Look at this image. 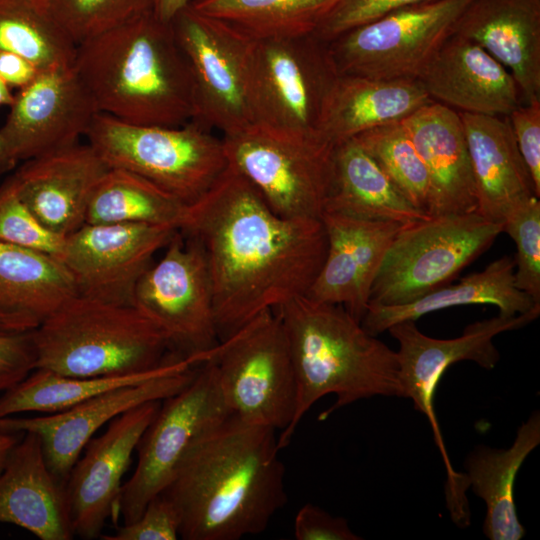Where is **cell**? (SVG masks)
I'll return each instance as SVG.
<instances>
[{"instance_id":"cell-1","label":"cell","mask_w":540,"mask_h":540,"mask_svg":"<svg viewBox=\"0 0 540 540\" xmlns=\"http://www.w3.org/2000/svg\"><path fill=\"white\" fill-rule=\"evenodd\" d=\"M179 231L203 251L219 341L259 314L305 296L327 248L321 218L277 214L230 165L187 205Z\"/></svg>"},{"instance_id":"cell-2","label":"cell","mask_w":540,"mask_h":540,"mask_svg":"<svg viewBox=\"0 0 540 540\" xmlns=\"http://www.w3.org/2000/svg\"><path fill=\"white\" fill-rule=\"evenodd\" d=\"M276 430L229 415L200 435L160 493L184 540H240L266 530L287 503Z\"/></svg>"},{"instance_id":"cell-3","label":"cell","mask_w":540,"mask_h":540,"mask_svg":"<svg viewBox=\"0 0 540 540\" xmlns=\"http://www.w3.org/2000/svg\"><path fill=\"white\" fill-rule=\"evenodd\" d=\"M73 67L99 113L134 125L195 119L189 64L172 24L152 9L77 45Z\"/></svg>"},{"instance_id":"cell-4","label":"cell","mask_w":540,"mask_h":540,"mask_svg":"<svg viewBox=\"0 0 540 540\" xmlns=\"http://www.w3.org/2000/svg\"><path fill=\"white\" fill-rule=\"evenodd\" d=\"M284 328L296 378V407L289 427L278 436L286 448L309 409L334 394L319 415L374 396L399 397L396 351L369 334L343 306L297 297L274 310Z\"/></svg>"},{"instance_id":"cell-5","label":"cell","mask_w":540,"mask_h":540,"mask_svg":"<svg viewBox=\"0 0 540 540\" xmlns=\"http://www.w3.org/2000/svg\"><path fill=\"white\" fill-rule=\"evenodd\" d=\"M34 340L36 368L73 377L146 372L179 356L133 305L78 294L38 324Z\"/></svg>"},{"instance_id":"cell-6","label":"cell","mask_w":540,"mask_h":540,"mask_svg":"<svg viewBox=\"0 0 540 540\" xmlns=\"http://www.w3.org/2000/svg\"><path fill=\"white\" fill-rule=\"evenodd\" d=\"M212 131L196 121L134 125L97 113L85 137L110 168L139 175L189 205L228 166L222 137Z\"/></svg>"},{"instance_id":"cell-7","label":"cell","mask_w":540,"mask_h":540,"mask_svg":"<svg viewBox=\"0 0 540 540\" xmlns=\"http://www.w3.org/2000/svg\"><path fill=\"white\" fill-rule=\"evenodd\" d=\"M214 368L230 413L283 432L296 407V378L287 337L265 311L203 354Z\"/></svg>"},{"instance_id":"cell-8","label":"cell","mask_w":540,"mask_h":540,"mask_svg":"<svg viewBox=\"0 0 540 540\" xmlns=\"http://www.w3.org/2000/svg\"><path fill=\"white\" fill-rule=\"evenodd\" d=\"M339 76L329 42L316 33L251 39L248 86L255 124L321 136L322 112Z\"/></svg>"},{"instance_id":"cell-9","label":"cell","mask_w":540,"mask_h":540,"mask_svg":"<svg viewBox=\"0 0 540 540\" xmlns=\"http://www.w3.org/2000/svg\"><path fill=\"white\" fill-rule=\"evenodd\" d=\"M228 165L271 209L288 218H320L328 198L335 145L319 135L254 124L222 136Z\"/></svg>"},{"instance_id":"cell-10","label":"cell","mask_w":540,"mask_h":540,"mask_svg":"<svg viewBox=\"0 0 540 540\" xmlns=\"http://www.w3.org/2000/svg\"><path fill=\"white\" fill-rule=\"evenodd\" d=\"M501 232L502 224L478 212L430 216L403 226L374 279L369 304L410 303L448 285Z\"/></svg>"},{"instance_id":"cell-11","label":"cell","mask_w":540,"mask_h":540,"mask_svg":"<svg viewBox=\"0 0 540 540\" xmlns=\"http://www.w3.org/2000/svg\"><path fill=\"white\" fill-rule=\"evenodd\" d=\"M539 314L540 306L514 316L498 314L470 324L461 336L446 340L423 334L415 321L410 320L394 324L387 330L399 345L396 351L399 397L411 399L414 408L427 417L442 455L447 473L445 497L448 508L459 509L467 504L466 490L469 485L466 475L453 469L446 452L434 409L436 388L445 371L457 362L473 361L484 369H493L500 358L493 338L502 332L526 326Z\"/></svg>"},{"instance_id":"cell-12","label":"cell","mask_w":540,"mask_h":540,"mask_svg":"<svg viewBox=\"0 0 540 540\" xmlns=\"http://www.w3.org/2000/svg\"><path fill=\"white\" fill-rule=\"evenodd\" d=\"M471 1L423 2L342 33L329 41L339 75L419 79Z\"/></svg>"},{"instance_id":"cell-13","label":"cell","mask_w":540,"mask_h":540,"mask_svg":"<svg viewBox=\"0 0 540 540\" xmlns=\"http://www.w3.org/2000/svg\"><path fill=\"white\" fill-rule=\"evenodd\" d=\"M229 415L214 368L203 361L186 387L161 402L138 443L136 467L119 502L124 524L135 521L166 488L194 440Z\"/></svg>"},{"instance_id":"cell-14","label":"cell","mask_w":540,"mask_h":540,"mask_svg":"<svg viewBox=\"0 0 540 540\" xmlns=\"http://www.w3.org/2000/svg\"><path fill=\"white\" fill-rule=\"evenodd\" d=\"M178 230L139 279L132 305L166 335L174 353L199 356L218 342L211 280L196 240Z\"/></svg>"},{"instance_id":"cell-15","label":"cell","mask_w":540,"mask_h":540,"mask_svg":"<svg viewBox=\"0 0 540 540\" xmlns=\"http://www.w3.org/2000/svg\"><path fill=\"white\" fill-rule=\"evenodd\" d=\"M192 74L193 121L223 135L255 124L248 86L251 39L190 7L171 22Z\"/></svg>"},{"instance_id":"cell-16","label":"cell","mask_w":540,"mask_h":540,"mask_svg":"<svg viewBox=\"0 0 540 540\" xmlns=\"http://www.w3.org/2000/svg\"><path fill=\"white\" fill-rule=\"evenodd\" d=\"M177 231L169 225L84 223L65 237L58 259L78 295L132 305L139 279Z\"/></svg>"},{"instance_id":"cell-17","label":"cell","mask_w":540,"mask_h":540,"mask_svg":"<svg viewBox=\"0 0 540 540\" xmlns=\"http://www.w3.org/2000/svg\"><path fill=\"white\" fill-rule=\"evenodd\" d=\"M162 401L137 405L109 422L106 431L91 439L65 482V494L74 535L95 539L108 519H119L123 476L146 429Z\"/></svg>"},{"instance_id":"cell-18","label":"cell","mask_w":540,"mask_h":540,"mask_svg":"<svg viewBox=\"0 0 540 540\" xmlns=\"http://www.w3.org/2000/svg\"><path fill=\"white\" fill-rule=\"evenodd\" d=\"M99 113L73 66L41 71L19 90L0 132L20 160L79 143Z\"/></svg>"},{"instance_id":"cell-19","label":"cell","mask_w":540,"mask_h":540,"mask_svg":"<svg viewBox=\"0 0 540 540\" xmlns=\"http://www.w3.org/2000/svg\"><path fill=\"white\" fill-rule=\"evenodd\" d=\"M197 366L120 387L50 415L0 417V431L36 434L50 470L65 484L73 465L95 432L137 405L163 401L179 392L193 379Z\"/></svg>"},{"instance_id":"cell-20","label":"cell","mask_w":540,"mask_h":540,"mask_svg":"<svg viewBox=\"0 0 540 540\" xmlns=\"http://www.w3.org/2000/svg\"><path fill=\"white\" fill-rule=\"evenodd\" d=\"M320 218L326 234V254L306 296L341 305L361 322L382 261L406 225L333 212H324Z\"/></svg>"},{"instance_id":"cell-21","label":"cell","mask_w":540,"mask_h":540,"mask_svg":"<svg viewBox=\"0 0 540 540\" xmlns=\"http://www.w3.org/2000/svg\"><path fill=\"white\" fill-rule=\"evenodd\" d=\"M109 168L88 143H77L26 160L13 177L39 222L66 237L85 223L92 193Z\"/></svg>"},{"instance_id":"cell-22","label":"cell","mask_w":540,"mask_h":540,"mask_svg":"<svg viewBox=\"0 0 540 540\" xmlns=\"http://www.w3.org/2000/svg\"><path fill=\"white\" fill-rule=\"evenodd\" d=\"M431 100L458 112L508 116L524 103L511 73L481 46L453 34L418 79Z\"/></svg>"},{"instance_id":"cell-23","label":"cell","mask_w":540,"mask_h":540,"mask_svg":"<svg viewBox=\"0 0 540 540\" xmlns=\"http://www.w3.org/2000/svg\"><path fill=\"white\" fill-rule=\"evenodd\" d=\"M429 178L430 216L477 212V195L459 112L430 101L404 120Z\"/></svg>"},{"instance_id":"cell-24","label":"cell","mask_w":540,"mask_h":540,"mask_svg":"<svg viewBox=\"0 0 540 540\" xmlns=\"http://www.w3.org/2000/svg\"><path fill=\"white\" fill-rule=\"evenodd\" d=\"M22 434L0 471V523L16 525L41 540H70L75 535L65 484L50 470L40 438Z\"/></svg>"},{"instance_id":"cell-25","label":"cell","mask_w":540,"mask_h":540,"mask_svg":"<svg viewBox=\"0 0 540 540\" xmlns=\"http://www.w3.org/2000/svg\"><path fill=\"white\" fill-rule=\"evenodd\" d=\"M454 34L504 65L524 103L540 101V0H472Z\"/></svg>"},{"instance_id":"cell-26","label":"cell","mask_w":540,"mask_h":540,"mask_svg":"<svg viewBox=\"0 0 540 540\" xmlns=\"http://www.w3.org/2000/svg\"><path fill=\"white\" fill-rule=\"evenodd\" d=\"M477 195V212L502 224L515 207L536 196L508 116L459 112ZM539 198V197H538Z\"/></svg>"},{"instance_id":"cell-27","label":"cell","mask_w":540,"mask_h":540,"mask_svg":"<svg viewBox=\"0 0 540 540\" xmlns=\"http://www.w3.org/2000/svg\"><path fill=\"white\" fill-rule=\"evenodd\" d=\"M430 101L418 79L340 75L325 103L319 134L336 145L402 121Z\"/></svg>"},{"instance_id":"cell-28","label":"cell","mask_w":540,"mask_h":540,"mask_svg":"<svg viewBox=\"0 0 540 540\" xmlns=\"http://www.w3.org/2000/svg\"><path fill=\"white\" fill-rule=\"evenodd\" d=\"M514 271V257L503 256L483 271L469 274L455 285H446L410 303L369 304L361 325L369 334L377 336L403 321H416L431 312L474 304L493 305L504 316L529 312L540 303L516 287Z\"/></svg>"},{"instance_id":"cell-29","label":"cell","mask_w":540,"mask_h":540,"mask_svg":"<svg viewBox=\"0 0 540 540\" xmlns=\"http://www.w3.org/2000/svg\"><path fill=\"white\" fill-rule=\"evenodd\" d=\"M324 212L402 225L430 217L396 189L354 138L335 145L332 181Z\"/></svg>"},{"instance_id":"cell-30","label":"cell","mask_w":540,"mask_h":540,"mask_svg":"<svg viewBox=\"0 0 540 540\" xmlns=\"http://www.w3.org/2000/svg\"><path fill=\"white\" fill-rule=\"evenodd\" d=\"M540 444V414L534 411L518 428L507 449L480 445L465 460L469 488L486 505L483 532L490 540H520L525 528L514 501L516 475L527 456Z\"/></svg>"},{"instance_id":"cell-31","label":"cell","mask_w":540,"mask_h":540,"mask_svg":"<svg viewBox=\"0 0 540 540\" xmlns=\"http://www.w3.org/2000/svg\"><path fill=\"white\" fill-rule=\"evenodd\" d=\"M198 357H174L146 372L96 377H73L36 368L0 397V417L25 412L56 413L108 391L134 385L155 376L185 371Z\"/></svg>"},{"instance_id":"cell-32","label":"cell","mask_w":540,"mask_h":540,"mask_svg":"<svg viewBox=\"0 0 540 540\" xmlns=\"http://www.w3.org/2000/svg\"><path fill=\"white\" fill-rule=\"evenodd\" d=\"M76 294L58 258L0 241V311L40 323Z\"/></svg>"},{"instance_id":"cell-33","label":"cell","mask_w":540,"mask_h":540,"mask_svg":"<svg viewBox=\"0 0 540 540\" xmlns=\"http://www.w3.org/2000/svg\"><path fill=\"white\" fill-rule=\"evenodd\" d=\"M341 0H192V10L250 39L316 33Z\"/></svg>"},{"instance_id":"cell-34","label":"cell","mask_w":540,"mask_h":540,"mask_svg":"<svg viewBox=\"0 0 540 540\" xmlns=\"http://www.w3.org/2000/svg\"><path fill=\"white\" fill-rule=\"evenodd\" d=\"M187 204L124 169L109 168L90 198L85 223L169 225L179 230Z\"/></svg>"},{"instance_id":"cell-35","label":"cell","mask_w":540,"mask_h":540,"mask_svg":"<svg viewBox=\"0 0 540 540\" xmlns=\"http://www.w3.org/2000/svg\"><path fill=\"white\" fill-rule=\"evenodd\" d=\"M76 48L49 0H0V50L44 71L73 66Z\"/></svg>"},{"instance_id":"cell-36","label":"cell","mask_w":540,"mask_h":540,"mask_svg":"<svg viewBox=\"0 0 540 540\" xmlns=\"http://www.w3.org/2000/svg\"><path fill=\"white\" fill-rule=\"evenodd\" d=\"M354 139L375 160L396 189L411 204L426 212L428 173L402 121L371 129Z\"/></svg>"},{"instance_id":"cell-37","label":"cell","mask_w":540,"mask_h":540,"mask_svg":"<svg viewBox=\"0 0 540 540\" xmlns=\"http://www.w3.org/2000/svg\"><path fill=\"white\" fill-rule=\"evenodd\" d=\"M49 1L54 15L76 46L151 9V0Z\"/></svg>"},{"instance_id":"cell-38","label":"cell","mask_w":540,"mask_h":540,"mask_svg":"<svg viewBox=\"0 0 540 540\" xmlns=\"http://www.w3.org/2000/svg\"><path fill=\"white\" fill-rule=\"evenodd\" d=\"M505 231L516 244L515 284L540 303V201L534 196L505 217Z\"/></svg>"},{"instance_id":"cell-39","label":"cell","mask_w":540,"mask_h":540,"mask_svg":"<svg viewBox=\"0 0 540 540\" xmlns=\"http://www.w3.org/2000/svg\"><path fill=\"white\" fill-rule=\"evenodd\" d=\"M65 237L44 227L19 195L13 175L0 186V241L59 258Z\"/></svg>"},{"instance_id":"cell-40","label":"cell","mask_w":540,"mask_h":540,"mask_svg":"<svg viewBox=\"0 0 540 540\" xmlns=\"http://www.w3.org/2000/svg\"><path fill=\"white\" fill-rule=\"evenodd\" d=\"M432 0H341L316 34L329 42L342 33L389 13Z\"/></svg>"},{"instance_id":"cell-41","label":"cell","mask_w":540,"mask_h":540,"mask_svg":"<svg viewBox=\"0 0 540 540\" xmlns=\"http://www.w3.org/2000/svg\"><path fill=\"white\" fill-rule=\"evenodd\" d=\"M180 518L173 503L163 494L149 501L133 522L118 527L104 540H176L179 538Z\"/></svg>"},{"instance_id":"cell-42","label":"cell","mask_w":540,"mask_h":540,"mask_svg":"<svg viewBox=\"0 0 540 540\" xmlns=\"http://www.w3.org/2000/svg\"><path fill=\"white\" fill-rule=\"evenodd\" d=\"M34 331L0 328V392L9 390L36 369Z\"/></svg>"},{"instance_id":"cell-43","label":"cell","mask_w":540,"mask_h":540,"mask_svg":"<svg viewBox=\"0 0 540 540\" xmlns=\"http://www.w3.org/2000/svg\"><path fill=\"white\" fill-rule=\"evenodd\" d=\"M508 119L536 195L540 197V101L521 104Z\"/></svg>"},{"instance_id":"cell-44","label":"cell","mask_w":540,"mask_h":540,"mask_svg":"<svg viewBox=\"0 0 540 540\" xmlns=\"http://www.w3.org/2000/svg\"><path fill=\"white\" fill-rule=\"evenodd\" d=\"M296 540H360L345 518L335 517L311 503L303 505L294 518Z\"/></svg>"},{"instance_id":"cell-45","label":"cell","mask_w":540,"mask_h":540,"mask_svg":"<svg viewBox=\"0 0 540 540\" xmlns=\"http://www.w3.org/2000/svg\"><path fill=\"white\" fill-rule=\"evenodd\" d=\"M41 70L21 55L0 50V78L10 87L19 90L31 84Z\"/></svg>"},{"instance_id":"cell-46","label":"cell","mask_w":540,"mask_h":540,"mask_svg":"<svg viewBox=\"0 0 540 540\" xmlns=\"http://www.w3.org/2000/svg\"><path fill=\"white\" fill-rule=\"evenodd\" d=\"M191 1L192 0H151V9L158 19L166 23H171L182 10L189 6Z\"/></svg>"},{"instance_id":"cell-47","label":"cell","mask_w":540,"mask_h":540,"mask_svg":"<svg viewBox=\"0 0 540 540\" xmlns=\"http://www.w3.org/2000/svg\"><path fill=\"white\" fill-rule=\"evenodd\" d=\"M37 325L38 322L28 316L0 311L1 329L30 330L36 328Z\"/></svg>"},{"instance_id":"cell-48","label":"cell","mask_w":540,"mask_h":540,"mask_svg":"<svg viewBox=\"0 0 540 540\" xmlns=\"http://www.w3.org/2000/svg\"><path fill=\"white\" fill-rule=\"evenodd\" d=\"M18 159L0 132V176L14 168Z\"/></svg>"},{"instance_id":"cell-49","label":"cell","mask_w":540,"mask_h":540,"mask_svg":"<svg viewBox=\"0 0 540 540\" xmlns=\"http://www.w3.org/2000/svg\"><path fill=\"white\" fill-rule=\"evenodd\" d=\"M19 439V434L0 431V471L4 467L11 450L17 444Z\"/></svg>"},{"instance_id":"cell-50","label":"cell","mask_w":540,"mask_h":540,"mask_svg":"<svg viewBox=\"0 0 540 540\" xmlns=\"http://www.w3.org/2000/svg\"><path fill=\"white\" fill-rule=\"evenodd\" d=\"M14 97L11 88L0 78V106H11Z\"/></svg>"}]
</instances>
